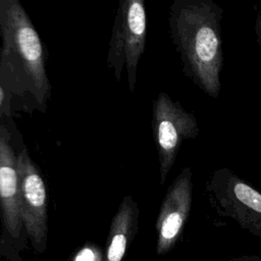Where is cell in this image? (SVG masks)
I'll return each mask as SVG.
<instances>
[{
    "instance_id": "obj_1",
    "label": "cell",
    "mask_w": 261,
    "mask_h": 261,
    "mask_svg": "<svg viewBox=\"0 0 261 261\" xmlns=\"http://www.w3.org/2000/svg\"><path fill=\"white\" fill-rule=\"evenodd\" d=\"M223 8L213 0H174L168 31L184 74L210 98L221 92Z\"/></svg>"
},
{
    "instance_id": "obj_8",
    "label": "cell",
    "mask_w": 261,
    "mask_h": 261,
    "mask_svg": "<svg viewBox=\"0 0 261 261\" xmlns=\"http://www.w3.org/2000/svg\"><path fill=\"white\" fill-rule=\"evenodd\" d=\"M0 208L5 227L11 237L17 238L22 221L18 205L17 154L12 146L11 135L0 123Z\"/></svg>"
},
{
    "instance_id": "obj_7",
    "label": "cell",
    "mask_w": 261,
    "mask_h": 261,
    "mask_svg": "<svg viewBox=\"0 0 261 261\" xmlns=\"http://www.w3.org/2000/svg\"><path fill=\"white\" fill-rule=\"evenodd\" d=\"M193 203V171L181 168L168 187L156 219V252L168 253L179 240L189 219Z\"/></svg>"
},
{
    "instance_id": "obj_5",
    "label": "cell",
    "mask_w": 261,
    "mask_h": 261,
    "mask_svg": "<svg viewBox=\"0 0 261 261\" xmlns=\"http://www.w3.org/2000/svg\"><path fill=\"white\" fill-rule=\"evenodd\" d=\"M151 125L162 186L174 165L182 143L195 140L200 128L195 114L165 92H160L153 101Z\"/></svg>"
},
{
    "instance_id": "obj_2",
    "label": "cell",
    "mask_w": 261,
    "mask_h": 261,
    "mask_svg": "<svg viewBox=\"0 0 261 261\" xmlns=\"http://www.w3.org/2000/svg\"><path fill=\"white\" fill-rule=\"evenodd\" d=\"M0 67L20 110L45 112L51 97L45 48L18 0H0Z\"/></svg>"
},
{
    "instance_id": "obj_4",
    "label": "cell",
    "mask_w": 261,
    "mask_h": 261,
    "mask_svg": "<svg viewBox=\"0 0 261 261\" xmlns=\"http://www.w3.org/2000/svg\"><path fill=\"white\" fill-rule=\"evenodd\" d=\"M210 206L221 217L261 239V192L227 167L214 169L205 182Z\"/></svg>"
},
{
    "instance_id": "obj_11",
    "label": "cell",
    "mask_w": 261,
    "mask_h": 261,
    "mask_svg": "<svg viewBox=\"0 0 261 261\" xmlns=\"http://www.w3.org/2000/svg\"><path fill=\"white\" fill-rule=\"evenodd\" d=\"M72 261H103L101 251L93 245L83 247L73 257Z\"/></svg>"
},
{
    "instance_id": "obj_3",
    "label": "cell",
    "mask_w": 261,
    "mask_h": 261,
    "mask_svg": "<svg viewBox=\"0 0 261 261\" xmlns=\"http://www.w3.org/2000/svg\"><path fill=\"white\" fill-rule=\"evenodd\" d=\"M147 13L144 0H121L117 6L107 52V65L117 82L126 71L127 87L135 92L139 61L145 51Z\"/></svg>"
},
{
    "instance_id": "obj_10",
    "label": "cell",
    "mask_w": 261,
    "mask_h": 261,
    "mask_svg": "<svg viewBox=\"0 0 261 261\" xmlns=\"http://www.w3.org/2000/svg\"><path fill=\"white\" fill-rule=\"evenodd\" d=\"M18 110V103L0 67V123Z\"/></svg>"
},
{
    "instance_id": "obj_9",
    "label": "cell",
    "mask_w": 261,
    "mask_h": 261,
    "mask_svg": "<svg viewBox=\"0 0 261 261\" xmlns=\"http://www.w3.org/2000/svg\"><path fill=\"white\" fill-rule=\"evenodd\" d=\"M139 208L130 195L124 196L110 225L103 261H121L137 230Z\"/></svg>"
},
{
    "instance_id": "obj_6",
    "label": "cell",
    "mask_w": 261,
    "mask_h": 261,
    "mask_svg": "<svg viewBox=\"0 0 261 261\" xmlns=\"http://www.w3.org/2000/svg\"><path fill=\"white\" fill-rule=\"evenodd\" d=\"M18 205L22 225L36 249H40L47 237V192L45 182L23 148L17 153Z\"/></svg>"
},
{
    "instance_id": "obj_12",
    "label": "cell",
    "mask_w": 261,
    "mask_h": 261,
    "mask_svg": "<svg viewBox=\"0 0 261 261\" xmlns=\"http://www.w3.org/2000/svg\"><path fill=\"white\" fill-rule=\"evenodd\" d=\"M254 30H255V35H256V42H257L258 46L261 48V11L257 15Z\"/></svg>"
},
{
    "instance_id": "obj_13",
    "label": "cell",
    "mask_w": 261,
    "mask_h": 261,
    "mask_svg": "<svg viewBox=\"0 0 261 261\" xmlns=\"http://www.w3.org/2000/svg\"><path fill=\"white\" fill-rule=\"evenodd\" d=\"M227 261H261V257L256 255H245V256L230 258Z\"/></svg>"
}]
</instances>
